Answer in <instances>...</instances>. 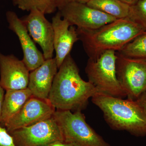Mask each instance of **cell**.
Here are the masks:
<instances>
[{
	"label": "cell",
	"instance_id": "cell-17",
	"mask_svg": "<svg viewBox=\"0 0 146 146\" xmlns=\"http://www.w3.org/2000/svg\"><path fill=\"white\" fill-rule=\"evenodd\" d=\"M116 52L125 57L146 59V32L138 35Z\"/></svg>",
	"mask_w": 146,
	"mask_h": 146
},
{
	"label": "cell",
	"instance_id": "cell-12",
	"mask_svg": "<svg viewBox=\"0 0 146 146\" xmlns=\"http://www.w3.org/2000/svg\"><path fill=\"white\" fill-rule=\"evenodd\" d=\"M30 72L23 60L0 52V85L5 91L27 88Z\"/></svg>",
	"mask_w": 146,
	"mask_h": 146
},
{
	"label": "cell",
	"instance_id": "cell-9",
	"mask_svg": "<svg viewBox=\"0 0 146 146\" xmlns=\"http://www.w3.org/2000/svg\"><path fill=\"white\" fill-rule=\"evenodd\" d=\"M55 111V108L48 100L42 99L33 96L4 127L8 132H10L51 117Z\"/></svg>",
	"mask_w": 146,
	"mask_h": 146
},
{
	"label": "cell",
	"instance_id": "cell-26",
	"mask_svg": "<svg viewBox=\"0 0 146 146\" xmlns=\"http://www.w3.org/2000/svg\"><path fill=\"white\" fill-rule=\"evenodd\" d=\"M90 1L91 0H69V2L71 1H74L86 4Z\"/></svg>",
	"mask_w": 146,
	"mask_h": 146
},
{
	"label": "cell",
	"instance_id": "cell-19",
	"mask_svg": "<svg viewBox=\"0 0 146 146\" xmlns=\"http://www.w3.org/2000/svg\"><path fill=\"white\" fill-rule=\"evenodd\" d=\"M146 32V0H139L130 6L128 17Z\"/></svg>",
	"mask_w": 146,
	"mask_h": 146
},
{
	"label": "cell",
	"instance_id": "cell-3",
	"mask_svg": "<svg viewBox=\"0 0 146 146\" xmlns=\"http://www.w3.org/2000/svg\"><path fill=\"white\" fill-rule=\"evenodd\" d=\"M91 100L102 110L112 129L126 131L138 137L146 136V114L136 100L100 93L95 94Z\"/></svg>",
	"mask_w": 146,
	"mask_h": 146
},
{
	"label": "cell",
	"instance_id": "cell-16",
	"mask_svg": "<svg viewBox=\"0 0 146 146\" xmlns=\"http://www.w3.org/2000/svg\"><path fill=\"white\" fill-rule=\"evenodd\" d=\"M86 4L117 19L127 18L130 11V6L120 0H91Z\"/></svg>",
	"mask_w": 146,
	"mask_h": 146
},
{
	"label": "cell",
	"instance_id": "cell-7",
	"mask_svg": "<svg viewBox=\"0 0 146 146\" xmlns=\"http://www.w3.org/2000/svg\"><path fill=\"white\" fill-rule=\"evenodd\" d=\"M9 132L17 146H48L57 141H63L60 127L53 116Z\"/></svg>",
	"mask_w": 146,
	"mask_h": 146
},
{
	"label": "cell",
	"instance_id": "cell-10",
	"mask_svg": "<svg viewBox=\"0 0 146 146\" xmlns=\"http://www.w3.org/2000/svg\"><path fill=\"white\" fill-rule=\"evenodd\" d=\"M40 11L35 9L22 18L29 34L42 50L45 60L53 58L54 49L53 27L52 23Z\"/></svg>",
	"mask_w": 146,
	"mask_h": 146
},
{
	"label": "cell",
	"instance_id": "cell-14",
	"mask_svg": "<svg viewBox=\"0 0 146 146\" xmlns=\"http://www.w3.org/2000/svg\"><path fill=\"white\" fill-rule=\"evenodd\" d=\"M58 71L55 58L45 60L44 63L30 72L27 88L33 96L48 100L55 76Z\"/></svg>",
	"mask_w": 146,
	"mask_h": 146
},
{
	"label": "cell",
	"instance_id": "cell-21",
	"mask_svg": "<svg viewBox=\"0 0 146 146\" xmlns=\"http://www.w3.org/2000/svg\"><path fill=\"white\" fill-rule=\"evenodd\" d=\"M136 101L144 110L146 114V90Z\"/></svg>",
	"mask_w": 146,
	"mask_h": 146
},
{
	"label": "cell",
	"instance_id": "cell-6",
	"mask_svg": "<svg viewBox=\"0 0 146 146\" xmlns=\"http://www.w3.org/2000/svg\"><path fill=\"white\" fill-rule=\"evenodd\" d=\"M116 74L127 99L136 100L146 90V59L125 57L116 52Z\"/></svg>",
	"mask_w": 146,
	"mask_h": 146
},
{
	"label": "cell",
	"instance_id": "cell-5",
	"mask_svg": "<svg viewBox=\"0 0 146 146\" xmlns=\"http://www.w3.org/2000/svg\"><path fill=\"white\" fill-rule=\"evenodd\" d=\"M53 117L60 127L65 142L80 146H110L86 123L82 111L56 110Z\"/></svg>",
	"mask_w": 146,
	"mask_h": 146
},
{
	"label": "cell",
	"instance_id": "cell-20",
	"mask_svg": "<svg viewBox=\"0 0 146 146\" xmlns=\"http://www.w3.org/2000/svg\"><path fill=\"white\" fill-rule=\"evenodd\" d=\"M0 146H17L13 137L0 123Z\"/></svg>",
	"mask_w": 146,
	"mask_h": 146
},
{
	"label": "cell",
	"instance_id": "cell-2",
	"mask_svg": "<svg viewBox=\"0 0 146 146\" xmlns=\"http://www.w3.org/2000/svg\"><path fill=\"white\" fill-rule=\"evenodd\" d=\"M79 40L89 59L96 60L108 50L117 52L145 32L128 18L116 19L95 30L76 28Z\"/></svg>",
	"mask_w": 146,
	"mask_h": 146
},
{
	"label": "cell",
	"instance_id": "cell-24",
	"mask_svg": "<svg viewBox=\"0 0 146 146\" xmlns=\"http://www.w3.org/2000/svg\"><path fill=\"white\" fill-rule=\"evenodd\" d=\"M57 8L58 10L62 8L66 4L69 2V0H55Z\"/></svg>",
	"mask_w": 146,
	"mask_h": 146
},
{
	"label": "cell",
	"instance_id": "cell-11",
	"mask_svg": "<svg viewBox=\"0 0 146 146\" xmlns=\"http://www.w3.org/2000/svg\"><path fill=\"white\" fill-rule=\"evenodd\" d=\"M6 17L9 29L16 34L20 41L23 54L22 60L30 72L34 70L46 60L43 53L38 49L23 22L15 12L7 11Z\"/></svg>",
	"mask_w": 146,
	"mask_h": 146
},
{
	"label": "cell",
	"instance_id": "cell-1",
	"mask_svg": "<svg viewBox=\"0 0 146 146\" xmlns=\"http://www.w3.org/2000/svg\"><path fill=\"white\" fill-rule=\"evenodd\" d=\"M98 93L92 83L82 78L70 54L58 69L48 100L56 110L82 111L87 107L89 99Z\"/></svg>",
	"mask_w": 146,
	"mask_h": 146
},
{
	"label": "cell",
	"instance_id": "cell-8",
	"mask_svg": "<svg viewBox=\"0 0 146 146\" xmlns=\"http://www.w3.org/2000/svg\"><path fill=\"white\" fill-rule=\"evenodd\" d=\"M58 10L71 25L84 29H96L117 19L86 4L74 1L69 2Z\"/></svg>",
	"mask_w": 146,
	"mask_h": 146
},
{
	"label": "cell",
	"instance_id": "cell-4",
	"mask_svg": "<svg viewBox=\"0 0 146 146\" xmlns=\"http://www.w3.org/2000/svg\"><path fill=\"white\" fill-rule=\"evenodd\" d=\"M117 59L116 52L106 51L96 60L89 58L85 71L89 81L99 93L123 98L127 96L117 78Z\"/></svg>",
	"mask_w": 146,
	"mask_h": 146
},
{
	"label": "cell",
	"instance_id": "cell-25",
	"mask_svg": "<svg viewBox=\"0 0 146 146\" xmlns=\"http://www.w3.org/2000/svg\"><path fill=\"white\" fill-rule=\"evenodd\" d=\"M123 3H125L131 6L136 3L139 0H120Z\"/></svg>",
	"mask_w": 146,
	"mask_h": 146
},
{
	"label": "cell",
	"instance_id": "cell-22",
	"mask_svg": "<svg viewBox=\"0 0 146 146\" xmlns=\"http://www.w3.org/2000/svg\"><path fill=\"white\" fill-rule=\"evenodd\" d=\"M48 146H80L75 143L66 142L65 141H57Z\"/></svg>",
	"mask_w": 146,
	"mask_h": 146
},
{
	"label": "cell",
	"instance_id": "cell-13",
	"mask_svg": "<svg viewBox=\"0 0 146 146\" xmlns=\"http://www.w3.org/2000/svg\"><path fill=\"white\" fill-rule=\"evenodd\" d=\"M54 33V49L58 69L65 58L70 54L74 44L79 40L76 28L62 18L58 11L52 18Z\"/></svg>",
	"mask_w": 146,
	"mask_h": 146
},
{
	"label": "cell",
	"instance_id": "cell-15",
	"mask_svg": "<svg viewBox=\"0 0 146 146\" xmlns=\"http://www.w3.org/2000/svg\"><path fill=\"white\" fill-rule=\"evenodd\" d=\"M33 96L28 88L20 90H6L3 103L2 115L0 123L3 126Z\"/></svg>",
	"mask_w": 146,
	"mask_h": 146
},
{
	"label": "cell",
	"instance_id": "cell-18",
	"mask_svg": "<svg viewBox=\"0 0 146 146\" xmlns=\"http://www.w3.org/2000/svg\"><path fill=\"white\" fill-rule=\"evenodd\" d=\"M13 4L23 11L36 9L45 14H51L57 9L55 0H13Z\"/></svg>",
	"mask_w": 146,
	"mask_h": 146
},
{
	"label": "cell",
	"instance_id": "cell-23",
	"mask_svg": "<svg viewBox=\"0 0 146 146\" xmlns=\"http://www.w3.org/2000/svg\"><path fill=\"white\" fill-rule=\"evenodd\" d=\"M5 89L0 85V122L2 115L3 103L5 96Z\"/></svg>",
	"mask_w": 146,
	"mask_h": 146
}]
</instances>
